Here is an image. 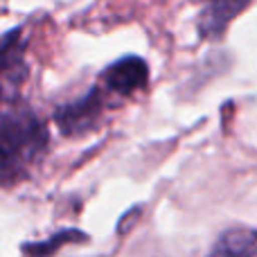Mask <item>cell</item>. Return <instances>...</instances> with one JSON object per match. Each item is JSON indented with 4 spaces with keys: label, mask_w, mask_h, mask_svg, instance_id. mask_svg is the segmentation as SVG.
I'll return each instance as SVG.
<instances>
[{
    "label": "cell",
    "mask_w": 257,
    "mask_h": 257,
    "mask_svg": "<svg viewBox=\"0 0 257 257\" xmlns=\"http://www.w3.org/2000/svg\"><path fill=\"white\" fill-rule=\"evenodd\" d=\"M50 149L48 124L30 104H5L0 111V187H14L32 176Z\"/></svg>",
    "instance_id": "1"
},
{
    "label": "cell",
    "mask_w": 257,
    "mask_h": 257,
    "mask_svg": "<svg viewBox=\"0 0 257 257\" xmlns=\"http://www.w3.org/2000/svg\"><path fill=\"white\" fill-rule=\"evenodd\" d=\"M111 99H115L111 93L104 90L102 84H95L84 97L68 102L63 106H57L54 111V122H57L61 136L68 138H77L84 133L95 131L102 124V117L108 108H113Z\"/></svg>",
    "instance_id": "2"
},
{
    "label": "cell",
    "mask_w": 257,
    "mask_h": 257,
    "mask_svg": "<svg viewBox=\"0 0 257 257\" xmlns=\"http://www.w3.org/2000/svg\"><path fill=\"white\" fill-rule=\"evenodd\" d=\"M27 39L23 27L0 34V106L12 104L21 95L23 84L27 81L30 66H27Z\"/></svg>",
    "instance_id": "3"
},
{
    "label": "cell",
    "mask_w": 257,
    "mask_h": 257,
    "mask_svg": "<svg viewBox=\"0 0 257 257\" xmlns=\"http://www.w3.org/2000/svg\"><path fill=\"white\" fill-rule=\"evenodd\" d=\"M99 79H102L99 84L104 86V90L120 102V99L131 97L138 90L145 88L147 81H149V66L142 57L126 54V57L117 59L111 66L104 68Z\"/></svg>",
    "instance_id": "4"
},
{
    "label": "cell",
    "mask_w": 257,
    "mask_h": 257,
    "mask_svg": "<svg viewBox=\"0 0 257 257\" xmlns=\"http://www.w3.org/2000/svg\"><path fill=\"white\" fill-rule=\"evenodd\" d=\"M253 0H201L196 30L203 41H219Z\"/></svg>",
    "instance_id": "5"
},
{
    "label": "cell",
    "mask_w": 257,
    "mask_h": 257,
    "mask_svg": "<svg viewBox=\"0 0 257 257\" xmlns=\"http://www.w3.org/2000/svg\"><path fill=\"white\" fill-rule=\"evenodd\" d=\"M212 255H257V232L248 228H235L219 237L210 250Z\"/></svg>",
    "instance_id": "6"
},
{
    "label": "cell",
    "mask_w": 257,
    "mask_h": 257,
    "mask_svg": "<svg viewBox=\"0 0 257 257\" xmlns=\"http://www.w3.org/2000/svg\"><path fill=\"white\" fill-rule=\"evenodd\" d=\"M70 235H79V230H63L59 235L50 237L48 241H41V244H25L23 246V253H36V255H50L59 248L66 241H77V239H68Z\"/></svg>",
    "instance_id": "7"
}]
</instances>
